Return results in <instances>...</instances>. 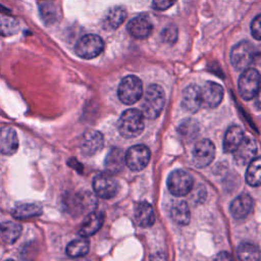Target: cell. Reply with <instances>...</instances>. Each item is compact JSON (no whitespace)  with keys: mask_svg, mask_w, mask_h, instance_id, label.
Returning a JSON list of instances; mask_svg holds the SVG:
<instances>
[{"mask_svg":"<svg viewBox=\"0 0 261 261\" xmlns=\"http://www.w3.org/2000/svg\"><path fill=\"white\" fill-rule=\"evenodd\" d=\"M19 24L14 18L0 16V35L1 36H11L18 32Z\"/></svg>","mask_w":261,"mask_h":261,"instance_id":"obj_30","label":"cell"},{"mask_svg":"<svg viewBox=\"0 0 261 261\" xmlns=\"http://www.w3.org/2000/svg\"><path fill=\"white\" fill-rule=\"evenodd\" d=\"M254 205V201L249 194H241L230 203V213L237 220L247 217Z\"/></svg>","mask_w":261,"mask_h":261,"instance_id":"obj_18","label":"cell"},{"mask_svg":"<svg viewBox=\"0 0 261 261\" xmlns=\"http://www.w3.org/2000/svg\"><path fill=\"white\" fill-rule=\"evenodd\" d=\"M165 97L163 89L156 84H152L147 88V91L144 95L142 104H141V112L144 117L148 119L157 118L164 106Z\"/></svg>","mask_w":261,"mask_h":261,"instance_id":"obj_2","label":"cell"},{"mask_svg":"<svg viewBox=\"0 0 261 261\" xmlns=\"http://www.w3.org/2000/svg\"><path fill=\"white\" fill-rule=\"evenodd\" d=\"M96 197L88 191H82L72 195H67L64 198L66 210L72 215L89 214L95 211L97 207Z\"/></svg>","mask_w":261,"mask_h":261,"instance_id":"obj_3","label":"cell"},{"mask_svg":"<svg viewBox=\"0 0 261 261\" xmlns=\"http://www.w3.org/2000/svg\"><path fill=\"white\" fill-rule=\"evenodd\" d=\"M104 139L100 132L98 130H87L81 140V151L87 155L92 156L96 152L100 151L103 147Z\"/></svg>","mask_w":261,"mask_h":261,"instance_id":"obj_16","label":"cell"},{"mask_svg":"<svg viewBox=\"0 0 261 261\" xmlns=\"http://www.w3.org/2000/svg\"><path fill=\"white\" fill-rule=\"evenodd\" d=\"M89 249H90L89 241L85 238H80L69 242L68 245L66 246L65 252L68 257L77 258V257L87 255L89 252Z\"/></svg>","mask_w":261,"mask_h":261,"instance_id":"obj_27","label":"cell"},{"mask_svg":"<svg viewBox=\"0 0 261 261\" xmlns=\"http://www.w3.org/2000/svg\"><path fill=\"white\" fill-rule=\"evenodd\" d=\"M126 30L128 34L136 39H146L152 33L153 23L147 14L142 13L128 21Z\"/></svg>","mask_w":261,"mask_h":261,"instance_id":"obj_12","label":"cell"},{"mask_svg":"<svg viewBox=\"0 0 261 261\" xmlns=\"http://www.w3.org/2000/svg\"><path fill=\"white\" fill-rule=\"evenodd\" d=\"M260 22H261V16L260 14H257L256 17L252 20L251 22V34L256 39L259 41L261 39V29H260Z\"/></svg>","mask_w":261,"mask_h":261,"instance_id":"obj_33","label":"cell"},{"mask_svg":"<svg viewBox=\"0 0 261 261\" xmlns=\"http://www.w3.org/2000/svg\"><path fill=\"white\" fill-rule=\"evenodd\" d=\"M161 38L164 43L167 44H173L177 39V29L174 25H168L166 27L162 33Z\"/></svg>","mask_w":261,"mask_h":261,"instance_id":"obj_31","label":"cell"},{"mask_svg":"<svg viewBox=\"0 0 261 261\" xmlns=\"http://www.w3.org/2000/svg\"><path fill=\"white\" fill-rule=\"evenodd\" d=\"M181 106L185 111L195 113L202 106L201 88L195 84L188 86L181 96Z\"/></svg>","mask_w":261,"mask_h":261,"instance_id":"obj_13","label":"cell"},{"mask_svg":"<svg viewBox=\"0 0 261 261\" xmlns=\"http://www.w3.org/2000/svg\"><path fill=\"white\" fill-rule=\"evenodd\" d=\"M216 258H217V259H228V258H229V255H228L226 252H222V253H220Z\"/></svg>","mask_w":261,"mask_h":261,"instance_id":"obj_35","label":"cell"},{"mask_svg":"<svg viewBox=\"0 0 261 261\" xmlns=\"http://www.w3.org/2000/svg\"><path fill=\"white\" fill-rule=\"evenodd\" d=\"M244 139V132L239 125H231L227 128L223 139V151L232 153Z\"/></svg>","mask_w":261,"mask_h":261,"instance_id":"obj_23","label":"cell"},{"mask_svg":"<svg viewBox=\"0 0 261 261\" xmlns=\"http://www.w3.org/2000/svg\"><path fill=\"white\" fill-rule=\"evenodd\" d=\"M119 100L126 104L132 105L136 103L143 94V84L136 75H126L121 80L117 90Z\"/></svg>","mask_w":261,"mask_h":261,"instance_id":"obj_5","label":"cell"},{"mask_svg":"<svg viewBox=\"0 0 261 261\" xmlns=\"http://www.w3.org/2000/svg\"><path fill=\"white\" fill-rule=\"evenodd\" d=\"M18 148V138L15 129L11 126L0 127V153L12 155Z\"/></svg>","mask_w":261,"mask_h":261,"instance_id":"obj_17","label":"cell"},{"mask_svg":"<svg viewBox=\"0 0 261 261\" xmlns=\"http://www.w3.org/2000/svg\"><path fill=\"white\" fill-rule=\"evenodd\" d=\"M170 216L172 220L179 225H187L191 220L190 208L185 201H179L173 204L170 210Z\"/></svg>","mask_w":261,"mask_h":261,"instance_id":"obj_26","label":"cell"},{"mask_svg":"<svg viewBox=\"0 0 261 261\" xmlns=\"http://www.w3.org/2000/svg\"><path fill=\"white\" fill-rule=\"evenodd\" d=\"M176 0H153L152 5L156 10H166L171 7Z\"/></svg>","mask_w":261,"mask_h":261,"instance_id":"obj_34","label":"cell"},{"mask_svg":"<svg viewBox=\"0 0 261 261\" xmlns=\"http://www.w3.org/2000/svg\"><path fill=\"white\" fill-rule=\"evenodd\" d=\"M135 218L141 227L147 228L152 226L155 222V213L152 205L145 201L138 203L135 208Z\"/></svg>","mask_w":261,"mask_h":261,"instance_id":"obj_20","label":"cell"},{"mask_svg":"<svg viewBox=\"0 0 261 261\" xmlns=\"http://www.w3.org/2000/svg\"><path fill=\"white\" fill-rule=\"evenodd\" d=\"M11 214L15 219H29L40 216L42 207L37 203H20L14 206Z\"/></svg>","mask_w":261,"mask_h":261,"instance_id":"obj_24","label":"cell"},{"mask_svg":"<svg viewBox=\"0 0 261 261\" xmlns=\"http://www.w3.org/2000/svg\"><path fill=\"white\" fill-rule=\"evenodd\" d=\"M125 160H124V153L123 150L118 147H113L107 154L105 158V169L106 172L110 174L118 173L123 169Z\"/></svg>","mask_w":261,"mask_h":261,"instance_id":"obj_21","label":"cell"},{"mask_svg":"<svg viewBox=\"0 0 261 261\" xmlns=\"http://www.w3.org/2000/svg\"><path fill=\"white\" fill-rule=\"evenodd\" d=\"M41 11V15L44 19V21H46V23H51L54 21L55 19V10L52 7V5L49 4H43L40 8Z\"/></svg>","mask_w":261,"mask_h":261,"instance_id":"obj_32","label":"cell"},{"mask_svg":"<svg viewBox=\"0 0 261 261\" xmlns=\"http://www.w3.org/2000/svg\"><path fill=\"white\" fill-rule=\"evenodd\" d=\"M223 88L215 82H206L201 89L202 104L209 108H214L220 104L223 98Z\"/></svg>","mask_w":261,"mask_h":261,"instance_id":"obj_15","label":"cell"},{"mask_svg":"<svg viewBox=\"0 0 261 261\" xmlns=\"http://www.w3.org/2000/svg\"><path fill=\"white\" fill-rule=\"evenodd\" d=\"M127 13L124 7L115 6L109 9L103 19V28L108 31L117 29L126 18Z\"/></svg>","mask_w":261,"mask_h":261,"instance_id":"obj_22","label":"cell"},{"mask_svg":"<svg viewBox=\"0 0 261 261\" xmlns=\"http://www.w3.org/2000/svg\"><path fill=\"white\" fill-rule=\"evenodd\" d=\"M237 254L241 260L258 261L260 259L259 249L250 243H242L237 249Z\"/></svg>","mask_w":261,"mask_h":261,"instance_id":"obj_29","label":"cell"},{"mask_svg":"<svg viewBox=\"0 0 261 261\" xmlns=\"http://www.w3.org/2000/svg\"><path fill=\"white\" fill-rule=\"evenodd\" d=\"M260 74L255 68H246L239 79L238 88L241 97L244 100H252L259 92Z\"/></svg>","mask_w":261,"mask_h":261,"instance_id":"obj_7","label":"cell"},{"mask_svg":"<svg viewBox=\"0 0 261 261\" xmlns=\"http://www.w3.org/2000/svg\"><path fill=\"white\" fill-rule=\"evenodd\" d=\"M193 176L184 170H174L167 178V188L169 192L176 197L188 195L193 190Z\"/></svg>","mask_w":261,"mask_h":261,"instance_id":"obj_8","label":"cell"},{"mask_svg":"<svg viewBox=\"0 0 261 261\" xmlns=\"http://www.w3.org/2000/svg\"><path fill=\"white\" fill-rule=\"evenodd\" d=\"M143 113L135 108L123 111L118 119L117 127L119 134L126 139L138 137L145 127V119Z\"/></svg>","mask_w":261,"mask_h":261,"instance_id":"obj_1","label":"cell"},{"mask_svg":"<svg viewBox=\"0 0 261 261\" xmlns=\"http://www.w3.org/2000/svg\"><path fill=\"white\" fill-rule=\"evenodd\" d=\"M234 161L241 165H247L257 155V144L254 139H243L238 148L232 152Z\"/></svg>","mask_w":261,"mask_h":261,"instance_id":"obj_14","label":"cell"},{"mask_svg":"<svg viewBox=\"0 0 261 261\" xmlns=\"http://www.w3.org/2000/svg\"><path fill=\"white\" fill-rule=\"evenodd\" d=\"M214 156H215L214 144L208 139H203L197 142L192 152L193 163L198 168H204L208 166L213 161Z\"/></svg>","mask_w":261,"mask_h":261,"instance_id":"obj_11","label":"cell"},{"mask_svg":"<svg viewBox=\"0 0 261 261\" xmlns=\"http://www.w3.org/2000/svg\"><path fill=\"white\" fill-rule=\"evenodd\" d=\"M21 233V226L15 221L0 223V239L5 244H13Z\"/></svg>","mask_w":261,"mask_h":261,"instance_id":"obj_25","label":"cell"},{"mask_svg":"<svg viewBox=\"0 0 261 261\" xmlns=\"http://www.w3.org/2000/svg\"><path fill=\"white\" fill-rule=\"evenodd\" d=\"M150 157V149L143 144L130 147L124 154L125 164L133 171H141L144 169L148 165Z\"/></svg>","mask_w":261,"mask_h":261,"instance_id":"obj_9","label":"cell"},{"mask_svg":"<svg viewBox=\"0 0 261 261\" xmlns=\"http://www.w3.org/2000/svg\"><path fill=\"white\" fill-rule=\"evenodd\" d=\"M93 189L96 195L103 199H110L116 196L119 191L118 181L108 172L97 174L93 179Z\"/></svg>","mask_w":261,"mask_h":261,"instance_id":"obj_10","label":"cell"},{"mask_svg":"<svg viewBox=\"0 0 261 261\" xmlns=\"http://www.w3.org/2000/svg\"><path fill=\"white\" fill-rule=\"evenodd\" d=\"M104 49V42L98 35L90 34L82 37L75 44L74 52L84 59L97 57Z\"/></svg>","mask_w":261,"mask_h":261,"instance_id":"obj_6","label":"cell"},{"mask_svg":"<svg viewBox=\"0 0 261 261\" xmlns=\"http://www.w3.org/2000/svg\"><path fill=\"white\" fill-rule=\"evenodd\" d=\"M260 165H261V160H260V157L258 156H256L254 159H252L248 163V168L246 172V181L248 182V185L252 187L260 186V182H261Z\"/></svg>","mask_w":261,"mask_h":261,"instance_id":"obj_28","label":"cell"},{"mask_svg":"<svg viewBox=\"0 0 261 261\" xmlns=\"http://www.w3.org/2000/svg\"><path fill=\"white\" fill-rule=\"evenodd\" d=\"M104 214L102 212H91L87 215L86 219L82 223L79 233L81 237L87 238L96 233L104 222Z\"/></svg>","mask_w":261,"mask_h":261,"instance_id":"obj_19","label":"cell"},{"mask_svg":"<svg viewBox=\"0 0 261 261\" xmlns=\"http://www.w3.org/2000/svg\"><path fill=\"white\" fill-rule=\"evenodd\" d=\"M256 47L249 41H241L230 51V62L234 69L244 70L249 68L258 57Z\"/></svg>","mask_w":261,"mask_h":261,"instance_id":"obj_4","label":"cell"}]
</instances>
